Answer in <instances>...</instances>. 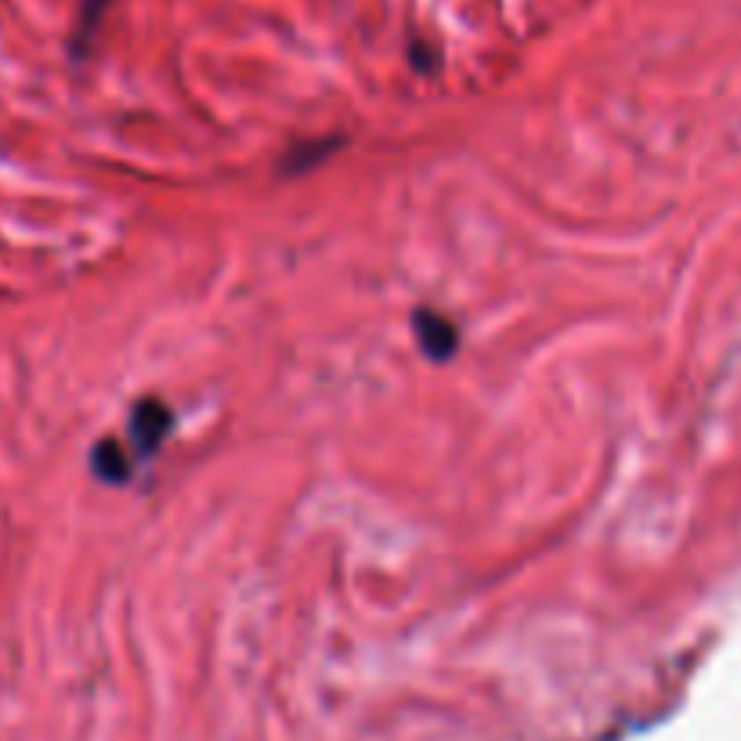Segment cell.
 Here are the masks:
<instances>
[{
  "instance_id": "6da1fadb",
  "label": "cell",
  "mask_w": 741,
  "mask_h": 741,
  "mask_svg": "<svg viewBox=\"0 0 741 741\" xmlns=\"http://www.w3.org/2000/svg\"><path fill=\"white\" fill-rule=\"evenodd\" d=\"M413 330H416V341H420V347L430 355L445 362L452 352H456V326L449 319H441L438 312H427V307H420V312L413 315Z\"/></svg>"
},
{
  "instance_id": "7a4b0ae2",
  "label": "cell",
  "mask_w": 741,
  "mask_h": 741,
  "mask_svg": "<svg viewBox=\"0 0 741 741\" xmlns=\"http://www.w3.org/2000/svg\"><path fill=\"white\" fill-rule=\"evenodd\" d=\"M167 427H170V413L153 398L142 401V406L131 413V430H134V445H138V456H153L159 449V441L167 438Z\"/></svg>"
},
{
  "instance_id": "3957f363",
  "label": "cell",
  "mask_w": 741,
  "mask_h": 741,
  "mask_svg": "<svg viewBox=\"0 0 741 741\" xmlns=\"http://www.w3.org/2000/svg\"><path fill=\"white\" fill-rule=\"evenodd\" d=\"M94 470H98L102 481L119 484V481H127L131 463L124 460V452H119L116 441H102L98 449H94Z\"/></svg>"
},
{
  "instance_id": "277c9868",
  "label": "cell",
  "mask_w": 741,
  "mask_h": 741,
  "mask_svg": "<svg viewBox=\"0 0 741 741\" xmlns=\"http://www.w3.org/2000/svg\"><path fill=\"white\" fill-rule=\"evenodd\" d=\"M113 0H84L80 4V22H76V55L80 48H87V40L94 36V30H98V19L105 15V8H109Z\"/></svg>"
}]
</instances>
